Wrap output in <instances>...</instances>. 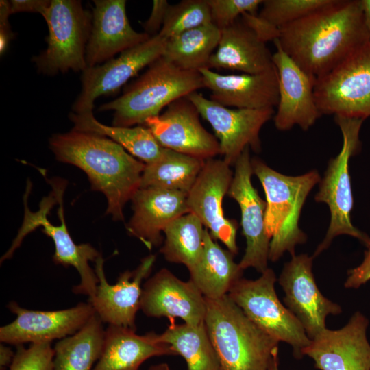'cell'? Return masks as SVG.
<instances>
[{
	"label": "cell",
	"mask_w": 370,
	"mask_h": 370,
	"mask_svg": "<svg viewBox=\"0 0 370 370\" xmlns=\"http://www.w3.org/2000/svg\"><path fill=\"white\" fill-rule=\"evenodd\" d=\"M280 30L282 49L316 79L369 42L360 0H333Z\"/></svg>",
	"instance_id": "1"
},
{
	"label": "cell",
	"mask_w": 370,
	"mask_h": 370,
	"mask_svg": "<svg viewBox=\"0 0 370 370\" xmlns=\"http://www.w3.org/2000/svg\"><path fill=\"white\" fill-rule=\"evenodd\" d=\"M49 145L58 160L83 170L92 189L105 195L106 213L123 221V208L140 188L145 164L112 140L89 132L54 134Z\"/></svg>",
	"instance_id": "2"
},
{
	"label": "cell",
	"mask_w": 370,
	"mask_h": 370,
	"mask_svg": "<svg viewBox=\"0 0 370 370\" xmlns=\"http://www.w3.org/2000/svg\"><path fill=\"white\" fill-rule=\"evenodd\" d=\"M206 298V297H205ZM205 325L221 370H269L279 343L225 295L206 298Z\"/></svg>",
	"instance_id": "3"
},
{
	"label": "cell",
	"mask_w": 370,
	"mask_h": 370,
	"mask_svg": "<svg viewBox=\"0 0 370 370\" xmlns=\"http://www.w3.org/2000/svg\"><path fill=\"white\" fill-rule=\"evenodd\" d=\"M204 88L199 71L184 70L162 56L149 66L122 95L104 103L99 110H113L112 125L132 127L144 124L174 101Z\"/></svg>",
	"instance_id": "4"
},
{
	"label": "cell",
	"mask_w": 370,
	"mask_h": 370,
	"mask_svg": "<svg viewBox=\"0 0 370 370\" xmlns=\"http://www.w3.org/2000/svg\"><path fill=\"white\" fill-rule=\"evenodd\" d=\"M251 165L266 196L265 226L271 238L269 260L275 262L286 251L293 256L296 245L306 241L299 219L309 193L320 181L319 174L314 170L299 176L285 175L256 158Z\"/></svg>",
	"instance_id": "5"
},
{
	"label": "cell",
	"mask_w": 370,
	"mask_h": 370,
	"mask_svg": "<svg viewBox=\"0 0 370 370\" xmlns=\"http://www.w3.org/2000/svg\"><path fill=\"white\" fill-rule=\"evenodd\" d=\"M364 121L362 118L335 115V121L342 133L343 145L340 153L330 160L315 195L317 201L328 206L331 219L325 237L317 247L314 256L326 249L333 238L341 234L353 236L367 247L370 246L368 235L356 227L351 221L353 196L349 162L360 149L359 132Z\"/></svg>",
	"instance_id": "6"
},
{
	"label": "cell",
	"mask_w": 370,
	"mask_h": 370,
	"mask_svg": "<svg viewBox=\"0 0 370 370\" xmlns=\"http://www.w3.org/2000/svg\"><path fill=\"white\" fill-rule=\"evenodd\" d=\"M48 26L47 48L33 58L38 71L53 75L69 70L83 72L92 15L80 1L51 0L42 16Z\"/></svg>",
	"instance_id": "7"
},
{
	"label": "cell",
	"mask_w": 370,
	"mask_h": 370,
	"mask_svg": "<svg viewBox=\"0 0 370 370\" xmlns=\"http://www.w3.org/2000/svg\"><path fill=\"white\" fill-rule=\"evenodd\" d=\"M275 282L274 271L268 268L258 279L238 280L227 295L251 321L278 341L290 345L294 356L300 358L311 340L298 319L278 299Z\"/></svg>",
	"instance_id": "8"
},
{
	"label": "cell",
	"mask_w": 370,
	"mask_h": 370,
	"mask_svg": "<svg viewBox=\"0 0 370 370\" xmlns=\"http://www.w3.org/2000/svg\"><path fill=\"white\" fill-rule=\"evenodd\" d=\"M314 92L321 114L370 117V42L317 79Z\"/></svg>",
	"instance_id": "9"
},
{
	"label": "cell",
	"mask_w": 370,
	"mask_h": 370,
	"mask_svg": "<svg viewBox=\"0 0 370 370\" xmlns=\"http://www.w3.org/2000/svg\"><path fill=\"white\" fill-rule=\"evenodd\" d=\"M186 97L212 126L219 139L221 155L228 164L234 165L247 147L255 152L260 151V131L273 115V108L232 109L197 91Z\"/></svg>",
	"instance_id": "10"
},
{
	"label": "cell",
	"mask_w": 370,
	"mask_h": 370,
	"mask_svg": "<svg viewBox=\"0 0 370 370\" xmlns=\"http://www.w3.org/2000/svg\"><path fill=\"white\" fill-rule=\"evenodd\" d=\"M166 40L160 34L120 53L102 64L87 67L82 75V90L73 105L75 113L92 112L99 97L116 92L141 69L163 55Z\"/></svg>",
	"instance_id": "11"
},
{
	"label": "cell",
	"mask_w": 370,
	"mask_h": 370,
	"mask_svg": "<svg viewBox=\"0 0 370 370\" xmlns=\"http://www.w3.org/2000/svg\"><path fill=\"white\" fill-rule=\"evenodd\" d=\"M249 148L243 150L234 164L227 195L240 206L243 234L246 239L245 254L238 264L243 270L253 267L262 273L268 269L271 238L265 226L266 201L251 183L254 172Z\"/></svg>",
	"instance_id": "12"
},
{
	"label": "cell",
	"mask_w": 370,
	"mask_h": 370,
	"mask_svg": "<svg viewBox=\"0 0 370 370\" xmlns=\"http://www.w3.org/2000/svg\"><path fill=\"white\" fill-rule=\"evenodd\" d=\"M233 175L230 165L223 160H206L187 194V205L189 212L200 219L214 240L220 241L235 255L238 253L237 224L225 217L222 206Z\"/></svg>",
	"instance_id": "13"
},
{
	"label": "cell",
	"mask_w": 370,
	"mask_h": 370,
	"mask_svg": "<svg viewBox=\"0 0 370 370\" xmlns=\"http://www.w3.org/2000/svg\"><path fill=\"white\" fill-rule=\"evenodd\" d=\"M199 116L195 106L184 97L144 124L162 147L207 160L221 154L220 144L202 125Z\"/></svg>",
	"instance_id": "14"
},
{
	"label": "cell",
	"mask_w": 370,
	"mask_h": 370,
	"mask_svg": "<svg viewBox=\"0 0 370 370\" xmlns=\"http://www.w3.org/2000/svg\"><path fill=\"white\" fill-rule=\"evenodd\" d=\"M312 260L307 254L292 256L278 280L286 307L300 321L310 340L326 328L327 316L342 312L341 306L324 297L317 287Z\"/></svg>",
	"instance_id": "15"
},
{
	"label": "cell",
	"mask_w": 370,
	"mask_h": 370,
	"mask_svg": "<svg viewBox=\"0 0 370 370\" xmlns=\"http://www.w3.org/2000/svg\"><path fill=\"white\" fill-rule=\"evenodd\" d=\"M8 308L16 317L0 328V341L16 346L25 343L51 342L73 335L96 313L90 302L55 311L27 310L14 301Z\"/></svg>",
	"instance_id": "16"
},
{
	"label": "cell",
	"mask_w": 370,
	"mask_h": 370,
	"mask_svg": "<svg viewBox=\"0 0 370 370\" xmlns=\"http://www.w3.org/2000/svg\"><path fill=\"white\" fill-rule=\"evenodd\" d=\"M368 319L357 311L338 330L325 328L302 351L320 370H370Z\"/></svg>",
	"instance_id": "17"
},
{
	"label": "cell",
	"mask_w": 370,
	"mask_h": 370,
	"mask_svg": "<svg viewBox=\"0 0 370 370\" xmlns=\"http://www.w3.org/2000/svg\"><path fill=\"white\" fill-rule=\"evenodd\" d=\"M272 56L278 74L279 100L274 123L279 130L299 125L308 130L322 115L314 98L316 78L303 71L282 49L278 39Z\"/></svg>",
	"instance_id": "18"
},
{
	"label": "cell",
	"mask_w": 370,
	"mask_h": 370,
	"mask_svg": "<svg viewBox=\"0 0 370 370\" xmlns=\"http://www.w3.org/2000/svg\"><path fill=\"white\" fill-rule=\"evenodd\" d=\"M140 309L149 317L180 318L196 325L204 322L206 298L191 281L161 269L143 284Z\"/></svg>",
	"instance_id": "19"
},
{
	"label": "cell",
	"mask_w": 370,
	"mask_h": 370,
	"mask_svg": "<svg viewBox=\"0 0 370 370\" xmlns=\"http://www.w3.org/2000/svg\"><path fill=\"white\" fill-rule=\"evenodd\" d=\"M156 260L155 255L144 258L134 271L120 274L116 284L106 279L103 260L100 256L95 261V273L99 284L95 298L90 302L103 323L136 330V315L140 309L143 280L147 278Z\"/></svg>",
	"instance_id": "20"
},
{
	"label": "cell",
	"mask_w": 370,
	"mask_h": 370,
	"mask_svg": "<svg viewBox=\"0 0 370 370\" xmlns=\"http://www.w3.org/2000/svg\"><path fill=\"white\" fill-rule=\"evenodd\" d=\"M90 35L86 47L87 67L99 65L118 53L149 40L131 26L125 0H95Z\"/></svg>",
	"instance_id": "21"
},
{
	"label": "cell",
	"mask_w": 370,
	"mask_h": 370,
	"mask_svg": "<svg viewBox=\"0 0 370 370\" xmlns=\"http://www.w3.org/2000/svg\"><path fill=\"white\" fill-rule=\"evenodd\" d=\"M210 99L238 109L273 108L279 100L278 74L275 66L257 74L222 75L212 69L199 70Z\"/></svg>",
	"instance_id": "22"
},
{
	"label": "cell",
	"mask_w": 370,
	"mask_h": 370,
	"mask_svg": "<svg viewBox=\"0 0 370 370\" xmlns=\"http://www.w3.org/2000/svg\"><path fill=\"white\" fill-rule=\"evenodd\" d=\"M133 215L128 234L151 250L162 243V232L175 219L189 213L187 193L158 188H139L132 198Z\"/></svg>",
	"instance_id": "23"
},
{
	"label": "cell",
	"mask_w": 370,
	"mask_h": 370,
	"mask_svg": "<svg viewBox=\"0 0 370 370\" xmlns=\"http://www.w3.org/2000/svg\"><path fill=\"white\" fill-rule=\"evenodd\" d=\"M177 356L168 343L153 332L138 335L136 330L109 325L105 330L102 352L92 370H138L149 358Z\"/></svg>",
	"instance_id": "24"
},
{
	"label": "cell",
	"mask_w": 370,
	"mask_h": 370,
	"mask_svg": "<svg viewBox=\"0 0 370 370\" xmlns=\"http://www.w3.org/2000/svg\"><path fill=\"white\" fill-rule=\"evenodd\" d=\"M272 56L266 43L238 19L221 30L218 46L207 68L257 74L274 67Z\"/></svg>",
	"instance_id": "25"
},
{
	"label": "cell",
	"mask_w": 370,
	"mask_h": 370,
	"mask_svg": "<svg viewBox=\"0 0 370 370\" xmlns=\"http://www.w3.org/2000/svg\"><path fill=\"white\" fill-rule=\"evenodd\" d=\"M234 254L221 247L208 229L204 232V246L198 262L189 271L190 280L208 299L227 295L242 278L243 270L234 260Z\"/></svg>",
	"instance_id": "26"
},
{
	"label": "cell",
	"mask_w": 370,
	"mask_h": 370,
	"mask_svg": "<svg viewBox=\"0 0 370 370\" xmlns=\"http://www.w3.org/2000/svg\"><path fill=\"white\" fill-rule=\"evenodd\" d=\"M70 120L74 123L73 130L108 136L122 146L133 156L142 160L145 164L158 160L164 151L148 127L137 126H108L99 122L92 112H71Z\"/></svg>",
	"instance_id": "27"
},
{
	"label": "cell",
	"mask_w": 370,
	"mask_h": 370,
	"mask_svg": "<svg viewBox=\"0 0 370 370\" xmlns=\"http://www.w3.org/2000/svg\"><path fill=\"white\" fill-rule=\"evenodd\" d=\"M206 160L164 148L156 161L145 164L140 188H158L187 193Z\"/></svg>",
	"instance_id": "28"
},
{
	"label": "cell",
	"mask_w": 370,
	"mask_h": 370,
	"mask_svg": "<svg viewBox=\"0 0 370 370\" xmlns=\"http://www.w3.org/2000/svg\"><path fill=\"white\" fill-rule=\"evenodd\" d=\"M104 337L103 321L95 313L81 330L56 344L53 370H92L101 356Z\"/></svg>",
	"instance_id": "29"
},
{
	"label": "cell",
	"mask_w": 370,
	"mask_h": 370,
	"mask_svg": "<svg viewBox=\"0 0 370 370\" xmlns=\"http://www.w3.org/2000/svg\"><path fill=\"white\" fill-rule=\"evenodd\" d=\"M220 36L212 23L186 31L166 40L162 56L179 68L199 71L207 68Z\"/></svg>",
	"instance_id": "30"
},
{
	"label": "cell",
	"mask_w": 370,
	"mask_h": 370,
	"mask_svg": "<svg viewBox=\"0 0 370 370\" xmlns=\"http://www.w3.org/2000/svg\"><path fill=\"white\" fill-rule=\"evenodd\" d=\"M158 336L184 358L188 370H221L205 322L196 325L172 323Z\"/></svg>",
	"instance_id": "31"
},
{
	"label": "cell",
	"mask_w": 370,
	"mask_h": 370,
	"mask_svg": "<svg viewBox=\"0 0 370 370\" xmlns=\"http://www.w3.org/2000/svg\"><path fill=\"white\" fill-rule=\"evenodd\" d=\"M204 226L191 212L175 219L164 230L165 240L160 251L167 261L182 264L191 269L203 253L206 229Z\"/></svg>",
	"instance_id": "32"
},
{
	"label": "cell",
	"mask_w": 370,
	"mask_h": 370,
	"mask_svg": "<svg viewBox=\"0 0 370 370\" xmlns=\"http://www.w3.org/2000/svg\"><path fill=\"white\" fill-rule=\"evenodd\" d=\"M210 23L211 16L207 0H183L170 5L158 34L169 39Z\"/></svg>",
	"instance_id": "33"
},
{
	"label": "cell",
	"mask_w": 370,
	"mask_h": 370,
	"mask_svg": "<svg viewBox=\"0 0 370 370\" xmlns=\"http://www.w3.org/2000/svg\"><path fill=\"white\" fill-rule=\"evenodd\" d=\"M333 0H263L258 14L280 28L323 8Z\"/></svg>",
	"instance_id": "34"
},
{
	"label": "cell",
	"mask_w": 370,
	"mask_h": 370,
	"mask_svg": "<svg viewBox=\"0 0 370 370\" xmlns=\"http://www.w3.org/2000/svg\"><path fill=\"white\" fill-rule=\"evenodd\" d=\"M263 0H207L211 23L222 30L236 21L245 13L258 14Z\"/></svg>",
	"instance_id": "35"
},
{
	"label": "cell",
	"mask_w": 370,
	"mask_h": 370,
	"mask_svg": "<svg viewBox=\"0 0 370 370\" xmlns=\"http://www.w3.org/2000/svg\"><path fill=\"white\" fill-rule=\"evenodd\" d=\"M54 356L51 342L31 343L28 348L18 345L10 370H53Z\"/></svg>",
	"instance_id": "36"
},
{
	"label": "cell",
	"mask_w": 370,
	"mask_h": 370,
	"mask_svg": "<svg viewBox=\"0 0 370 370\" xmlns=\"http://www.w3.org/2000/svg\"><path fill=\"white\" fill-rule=\"evenodd\" d=\"M241 20L264 43L269 41L274 42L280 37V28L258 14L245 13L241 15Z\"/></svg>",
	"instance_id": "37"
},
{
	"label": "cell",
	"mask_w": 370,
	"mask_h": 370,
	"mask_svg": "<svg viewBox=\"0 0 370 370\" xmlns=\"http://www.w3.org/2000/svg\"><path fill=\"white\" fill-rule=\"evenodd\" d=\"M170 5L166 0L153 1L151 14L142 25L145 34L152 37L160 33Z\"/></svg>",
	"instance_id": "38"
},
{
	"label": "cell",
	"mask_w": 370,
	"mask_h": 370,
	"mask_svg": "<svg viewBox=\"0 0 370 370\" xmlns=\"http://www.w3.org/2000/svg\"><path fill=\"white\" fill-rule=\"evenodd\" d=\"M370 280V246L365 252L362 262L348 271V277L344 284L345 288H358Z\"/></svg>",
	"instance_id": "39"
},
{
	"label": "cell",
	"mask_w": 370,
	"mask_h": 370,
	"mask_svg": "<svg viewBox=\"0 0 370 370\" xmlns=\"http://www.w3.org/2000/svg\"><path fill=\"white\" fill-rule=\"evenodd\" d=\"M11 14L10 1H0V52L2 55L6 50L10 39L13 37L8 22Z\"/></svg>",
	"instance_id": "40"
},
{
	"label": "cell",
	"mask_w": 370,
	"mask_h": 370,
	"mask_svg": "<svg viewBox=\"0 0 370 370\" xmlns=\"http://www.w3.org/2000/svg\"><path fill=\"white\" fill-rule=\"evenodd\" d=\"M51 1L48 0H12L10 1L11 14L20 12H30L45 14Z\"/></svg>",
	"instance_id": "41"
},
{
	"label": "cell",
	"mask_w": 370,
	"mask_h": 370,
	"mask_svg": "<svg viewBox=\"0 0 370 370\" xmlns=\"http://www.w3.org/2000/svg\"><path fill=\"white\" fill-rule=\"evenodd\" d=\"M15 354L8 347L3 344L0 346V366L1 370H4L8 366H10Z\"/></svg>",
	"instance_id": "42"
},
{
	"label": "cell",
	"mask_w": 370,
	"mask_h": 370,
	"mask_svg": "<svg viewBox=\"0 0 370 370\" xmlns=\"http://www.w3.org/2000/svg\"><path fill=\"white\" fill-rule=\"evenodd\" d=\"M360 3L365 25L368 33L369 41L370 42V0H360Z\"/></svg>",
	"instance_id": "43"
},
{
	"label": "cell",
	"mask_w": 370,
	"mask_h": 370,
	"mask_svg": "<svg viewBox=\"0 0 370 370\" xmlns=\"http://www.w3.org/2000/svg\"><path fill=\"white\" fill-rule=\"evenodd\" d=\"M149 370H171V369L168 364L160 363L158 365L151 366Z\"/></svg>",
	"instance_id": "44"
},
{
	"label": "cell",
	"mask_w": 370,
	"mask_h": 370,
	"mask_svg": "<svg viewBox=\"0 0 370 370\" xmlns=\"http://www.w3.org/2000/svg\"><path fill=\"white\" fill-rule=\"evenodd\" d=\"M269 370H280L279 369V359L277 358L271 364Z\"/></svg>",
	"instance_id": "45"
}]
</instances>
